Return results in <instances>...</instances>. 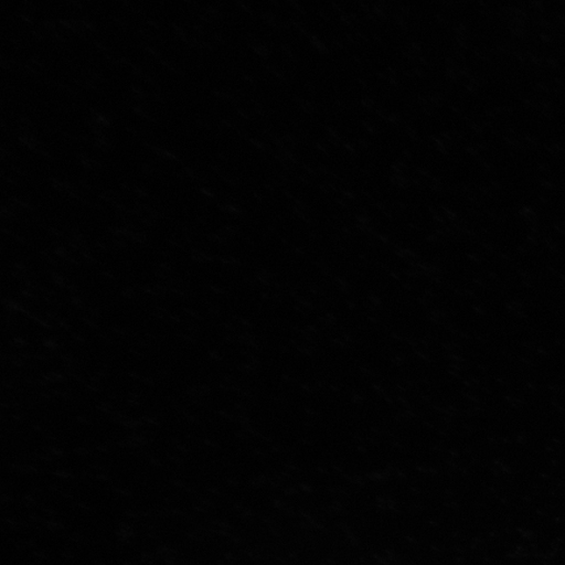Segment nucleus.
I'll use <instances>...</instances> for the list:
<instances>
[]
</instances>
